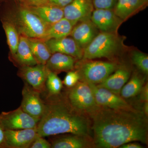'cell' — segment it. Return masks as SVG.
<instances>
[{"instance_id":"obj_31","label":"cell","mask_w":148,"mask_h":148,"mask_svg":"<svg viewBox=\"0 0 148 148\" xmlns=\"http://www.w3.org/2000/svg\"><path fill=\"white\" fill-rule=\"evenodd\" d=\"M49 1L52 4L64 8L71 2L73 0H49Z\"/></svg>"},{"instance_id":"obj_26","label":"cell","mask_w":148,"mask_h":148,"mask_svg":"<svg viewBox=\"0 0 148 148\" xmlns=\"http://www.w3.org/2000/svg\"><path fill=\"white\" fill-rule=\"evenodd\" d=\"M63 82L57 74L49 70L45 86L49 95L53 96L59 94L63 87Z\"/></svg>"},{"instance_id":"obj_10","label":"cell","mask_w":148,"mask_h":148,"mask_svg":"<svg viewBox=\"0 0 148 148\" xmlns=\"http://www.w3.org/2000/svg\"><path fill=\"white\" fill-rule=\"evenodd\" d=\"M48 72L45 65L38 64L34 66H21L18 75L35 90L41 92L45 90Z\"/></svg>"},{"instance_id":"obj_12","label":"cell","mask_w":148,"mask_h":148,"mask_svg":"<svg viewBox=\"0 0 148 148\" xmlns=\"http://www.w3.org/2000/svg\"><path fill=\"white\" fill-rule=\"evenodd\" d=\"M90 20L101 32L114 33L121 23L122 20L112 10L95 9L91 13Z\"/></svg>"},{"instance_id":"obj_37","label":"cell","mask_w":148,"mask_h":148,"mask_svg":"<svg viewBox=\"0 0 148 148\" xmlns=\"http://www.w3.org/2000/svg\"><path fill=\"white\" fill-rule=\"evenodd\" d=\"M142 3H143V5L145 4L146 3H147L148 0H142Z\"/></svg>"},{"instance_id":"obj_25","label":"cell","mask_w":148,"mask_h":148,"mask_svg":"<svg viewBox=\"0 0 148 148\" xmlns=\"http://www.w3.org/2000/svg\"><path fill=\"white\" fill-rule=\"evenodd\" d=\"M145 79L135 75L122 88L120 93L123 98H129L140 93L144 85Z\"/></svg>"},{"instance_id":"obj_39","label":"cell","mask_w":148,"mask_h":148,"mask_svg":"<svg viewBox=\"0 0 148 148\" xmlns=\"http://www.w3.org/2000/svg\"><path fill=\"white\" fill-rule=\"evenodd\" d=\"M90 1H92V0H90Z\"/></svg>"},{"instance_id":"obj_35","label":"cell","mask_w":148,"mask_h":148,"mask_svg":"<svg viewBox=\"0 0 148 148\" xmlns=\"http://www.w3.org/2000/svg\"><path fill=\"white\" fill-rule=\"evenodd\" d=\"M28 1L33 6H37L46 4L49 0H28Z\"/></svg>"},{"instance_id":"obj_16","label":"cell","mask_w":148,"mask_h":148,"mask_svg":"<svg viewBox=\"0 0 148 148\" xmlns=\"http://www.w3.org/2000/svg\"><path fill=\"white\" fill-rule=\"evenodd\" d=\"M27 8L49 25L54 24L64 17V8L52 4Z\"/></svg>"},{"instance_id":"obj_33","label":"cell","mask_w":148,"mask_h":148,"mask_svg":"<svg viewBox=\"0 0 148 148\" xmlns=\"http://www.w3.org/2000/svg\"><path fill=\"white\" fill-rule=\"evenodd\" d=\"M119 148H143V146L138 144V143H125L121 146Z\"/></svg>"},{"instance_id":"obj_36","label":"cell","mask_w":148,"mask_h":148,"mask_svg":"<svg viewBox=\"0 0 148 148\" xmlns=\"http://www.w3.org/2000/svg\"><path fill=\"white\" fill-rule=\"evenodd\" d=\"M148 101H146V102H145V103L144 104V106H143L144 107V109H143V110H144V113H145V114L146 116L148 115Z\"/></svg>"},{"instance_id":"obj_27","label":"cell","mask_w":148,"mask_h":148,"mask_svg":"<svg viewBox=\"0 0 148 148\" xmlns=\"http://www.w3.org/2000/svg\"><path fill=\"white\" fill-rule=\"evenodd\" d=\"M132 59L133 64L142 72L148 73V56L145 53L135 51L132 54Z\"/></svg>"},{"instance_id":"obj_23","label":"cell","mask_w":148,"mask_h":148,"mask_svg":"<svg viewBox=\"0 0 148 148\" xmlns=\"http://www.w3.org/2000/svg\"><path fill=\"white\" fill-rule=\"evenodd\" d=\"M143 5L142 0H117L114 12L123 20Z\"/></svg>"},{"instance_id":"obj_22","label":"cell","mask_w":148,"mask_h":148,"mask_svg":"<svg viewBox=\"0 0 148 148\" xmlns=\"http://www.w3.org/2000/svg\"><path fill=\"white\" fill-rule=\"evenodd\" d=\"M1 21L6 36L11 53L13 57L16 53L19 42V37L18 30L13 22L4 14L3 13L1 16Z\"/></svg>"},{"instance_id":"obj_3","label":"cell","mask_w":148,"mask_h":148,"mask_svg":"<svg viewBox=\"0 0 148 148\" xmlns=\"http://www.w3.org/2000/svg\"><path fill=\"white\" fill-rule=\"evenodd\" d=\"M119 39L114 33L101 32L83 50L84 59L111 58L120 49Z\"/></svg>"},{"instance_id":"obj_6","label":"cell","mask_w":148,"mask_h":148,"mask_svg":"<svg viewBox=\"0 0 148 148\" xmlns=\"http://www.w3.org/2000/svg\"><path fill=\"white\" fill-rule=\"evenodd\" d=\"M117 69L116 64L104 61H90L82 64L77 71L79 79L87 83L100 84Z\"/></svg>"},{"instance_id":"obj_7","label":"cell","mask_w":148,"mask_h":148,"mask_svg":"<svg viewBox=\"0 0 148 148\" xmlns=\"http://www.w3.org/2000/svg\"><path fill=\"white\" fill-rule=\"evenodd\" d=\"M38 121L24 112L21 107L0 114V125L5 130L36 128Z\"/></svg>"},{"instance_id":"obj_17","label":"cell","mask_w":148,"mask_h":148,"mask_svg":"<svg viewBox=\"0 0 148 148\" xmlns=\"http://www.w3.org/2000/svg\"><path fill=\"white\" fill-rule=\"evenodd\" d=\"M130 75V72L127 69H117L113 74H111L104 81L97 85L119 95L129 79Z\"/></svg>"},{"instance_id":"obj_1","label":"cell","mask_w":148,"mask_h":148,"mask_svg":"<svg viewBox=\"0 0 148 148\" xmlns=\"http://www.w3.org/2000/svg\"><path fill=\"white\" fill-rule=\"evenodd\" d=\"M93 141L97 147L115 148L130 142L147 141L148 124L135 110L101 107L91 114Z\"/></svg>"},{"instance_id":"obj_24","label":"cell","mask_w":148,"mask_h":148,"mask_svg":"<svg viewBox=\"0 0 148 148\" xmlns=\"http://www.w3.org/2000/svg\"><path fill=\"white\" fill-rule=\"evenodd\" d=\"M32 53L38 64L46 65L51 53L45 42L28 38Z\"/></svg>"},{"instance_id":"obj_32","label":"cell","mask_w":148,"mask_h":148,"mask_svg":"<svg viewBox=\"0 0 148 148\" xmlns=\"http://www.w3.org/2000/svg\"><path fill=\"white\" fill-rule=\"evenodd\" d=\"M140 98L142 101L146 102L148 101V83L143 86L140 91Z\"/></svg>"},{"instance_id":"obj_13","label":"cell","mask_w":148,"mask_h":148,"mask_svg":"<svg viewBox=\"0 0 148 148\" xmlns=\"http://www.w3.org/2000/svg\"><path fill=\"white\" fill-rule=\"evenodd\" d=\"M51 54L58 52L71 56L74 58L83 57V50L73 38L51 39L45 42Z\"/></svg>"},{"instance_id":"obj_20","label":"cell","mask_w":148,"mask_h":148,"mask_svg":"<svg viewBox=\"0 0 148 148\" xmlns=\"http://www.w3.org/2000/svg\"><path fill=\"white\" fill-rule=\"evenodd\" d=\"M74 25L71 21L63 17L54 24L49 25L43 39L65 38L71 34Z\"/></svg>"},{"instance_id":"obj_38","label":"cell","mask_w":148,"mask_h":148,"mask_svg":"<svg viewBox=\"0 0 148 148\" xmlns=\"http://www.w3.org/2000/svg\"><path fill=\"white\" fill-rule=\"evenodd\" d=\"M16 1H23V0H16Z\"/></svg>"},{"instance_id":"obj_5","label":"cell","mask_w":148,"mask_h":148,"mask_svg":"<svg viewBox=\"0 0 148 148\" xmlns=\"http://www.w3.org/2000/svg\"><path fill=\"white\" fill-rule=\"evenodd\" d=\"M68 99L70 105L79 112L91 114L100 108L95 101L91 88L84 82H78L71 88L68 93Z\"/></svg>"},{"instance_id":"obj_9","label":"cell","mask_w":148,"mask_h":148,"mask_svg":"<svg viewBox=\"0 0 148 148\" xmlns=\"http://www.w3.org/2000/svg\"><path fill=\"white\" fill-rule=\"evenodd\" d=\"M87 84L92 90L96 103L100 107L114 109L134 110L117 94L97 85Z\"/></svg>"},{"instance_id":"obj_8","label":"cell","mask_w":148,"mask_h":148,"mask_svg":"<svg viewBox=\"0 0 148 148\" xmlns=\"http://www.w3.org/2000/svg\"><path fill=\"white\" fill-rule=\"evenodd\" d=\"M40 94V92L25 82L22 89V100L20 107L24 112L38 122L43 114L45 107V103L41 98Z\"/></svg>"},{"instance_id":"obj_2","label":"cell","mask_w":148,"mask_h":148,"mask_svg":"<svg viewBox=\"0 0 148 148\" xmlns=\"http://www.w3.org/2000/svg\"><path fill=\"white\" fill-rule=\"evenodd\" d=\"M36 130L38 135L42 137L71 133L87 138L90 133V124L87 119L70 103L61 100L46 103Z\"/></svg>"},{"instance_id":"obj_14","label":"cell","mask_w":148,"mask_h":148,"mask_svg":"<svg viewBox=\"0 0 148 148\" xmlns=\"http://www.w3.org/2000/svg\"><path fill=\"white\" fill-rule=\"evenodd\" d=\"M90 0H73L64 8V17L75 25L77 22L89 19L92 10Z\"/></svg>"},{"instance_id":"obj_28","label":"cell","mask_w":148,"mask_h":148,"mask_svg":"<svg viewBox=\"0 0 148 148\" xmlns=\"http://www.w3.org/2000/svg\"><path fill=\"white\" fill-rule=\"evenodd\" d=\"M117 0H92V4L95 9L112 10Z\"/></svg>"},{"instance_id":"obj_4","label":"cell","mask_w":148,"mask_h":148,"mask_svg":"<svg viewBox=\"0 0 148 148\" xmlns=\"http://www.w3.org/2000/svg\"><path fill=\"white\" fill-rule=\"evenodd\" d=\"M14 20L18 32L29 38L43 39L49 26L27 7L19 8Z\"/></svg>"},{"instance_id":"obj_18","label":"cell","mask_w":148,"mask_h":148,"mask_svg":"<svg viewBox=\"0 0 148 148\" xmlns=\"http://www.w3.org/2000/svg\"><path fill=\"white\" fill-rule=\"evenodd\" d=\"M75 62V58L71 56L56 52L51 55L45 65L49 71L56 73L73 70Z\"/></svg>"},{"instance_id":"obj_19","label":"cell","mask_w":148,"mask_h":148,"mask_svg":"<svg viewBox=\"0 0 148 148\" xmlns=\"http://www.w3.org/2000/svg\"><path fill=\"white\" fill-rule=\"evenodd\" d=\"M13 57L21 66H34L38 64L32 53L28 38L23 35L19 37L18 47Z\"/></svg>"},{"instance_id":"obj_30","label":"cell","mask_w":148,"mask_h":148,"mask_svg":"<svg viewBox=\"0 0 148 148\" xmlns=\"http://www.w3.org/2000/svg\"><path fill=\"white\" fill-rule=\"evenodd\" d=\"M31 148H51V144L47 140L38 135L30 146Z\"/></svg>"},{"instance_id":"obj_34","label":"cell","mask_w":148,"mask_h":148,"mask_svg":"<svg viewBox=\"0 0 148 148\" xmlns=\"http://www.w3.org/2000/svg\"><path fill=\"white\" fill-rule=\"evenodd\" d=\"M0 148H5V130L0 125Z\"/></svg>"},{"instance_id":"obj_29","label":"cell","mask_w":148,"mask_h":148,"mask_svg":"<svg viewBox=\"0 0 148 148\" xmlns=\"http://www.w3.org/2000/svg\"><path fill=\"white\" fill-rule=\"evenodd\" d=\"M79 79V75L77 72L70 71L64 78L63 83L67 87L71 88L76 84Z\"/></svg>"},{"instance_id":"obj_11","label":"cell","mask_w":148,"mask_h":148,"mask_svg":"<svg viewBox=\"0 0 148 148\" xmlns=\"http://www.w3.org/2000/svg\"><path fill=\"white\" fill-rule=\"evenodd\" d=\"M36 128L5 130V148H29L38 136Z\"/></svg>"},{"instance_id":"obj_15","label":"cell","mask_w":148,"mask_h":148,"mask_svg":"<svg viewBox=\"0 0 148 148\" xmlns=\"http://www.w3.org/2000/svg\"><path fill=\"white\" fill-rule=\"evenodd\" d=\"M97 28L90 19L80 21L73 28L71 34L77 43L84 49L98 34Z\"/></svg>"},{"instance_id":"obj_21","label":"cell","mask_w":148,"mask_h":148,"mask_svg":"<svg viewBox=\"0 0 148 148\" xmlns=\"http://www.w3.org/2000/svg\"><path fill=\"white\" fill-rule=\"evenodd\" d=\"M86 137L74 134L57 138L51 143L52 148H84L89 147Z\"/></svg>"}]
</instances>
